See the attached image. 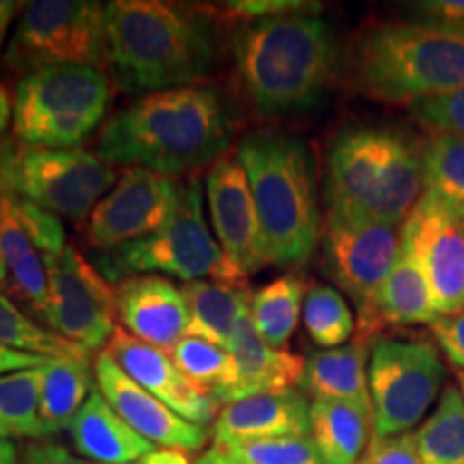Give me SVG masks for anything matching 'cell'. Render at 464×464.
<instances>
[{"label":"cell","mask_w":464,"mask_h":464,"mask_svg":"<svg viewBox=\"0 0 464 464\" xmlns=\"http://www.w3.org/2000/svg\"><path fill=\"white\" fill-rule=\"evenodd\" d=\"M172 362L185 376H189L200 390L224 404L228 392L237 382L235 357L226 348L208 344L198 338H185L170 351Z\"/></svg>","instance_id":"cell-34"},{"label":"cell","mask_w":464,"mask_h":464,"mask_svg":"<svg viewBox=\"0 0 464 464\" xmlns=\"http://www.w3.org/2000/svg\"><path fill=\"white\" fill-rule=\"evenodd\" d=\"M179 189L181 183L174 177L125 168L86 219V241L91 247L112 252L158 235L177 211Z\"/></svg>","instance_id":"cell-14"},{"label":"cell","mask_w":464,"mask_h":464,"mask_svg":"<svg viewBox=\"0 0 464 464\" xmlns=\"http://www.w3.org/2000/svg\"><path fill=\"white\" fill-rule=\"evenodd\" d=\"M324 265L357 307L359 338L374 335V304L400 254L398 226L329 211Z\"/></svg>","instance_id":"cell-12"},{"label":"cell","mask_w":464,"mask_h":464,"mask_svg":"<svg viewBox=\"0 0 464 464\" xmlns=\"http://www.w3.org/2000/svg\"><path fill=\"white\" fill-rule=\"evenodd\" d=\"M11 121H14V103H11L9 91L0 84V136L7 131Z\"/></svg>","instance_id":"cell-48"},{"label":"cell","mask_w":464,"mask_h":464,"mask_svg":"<svg viewBox=\"0 0 464 464\" xmlns=\"http://www.w3.org/2000/svg\"><path fill=\"white\" fill-rule=\"evenodd\" d=\"M304 324L310 340L323 351L344 346L355 332V316L338 290L316 284L307 290L304 301Z\"/></svg>","instance_id":"cell-35"},{"label":"cell","mask_w":464,"mask_h":464,"mask_svg":"<svg viewBox=\"0 0 464 464\" xmlns=\"http://www.w3.org/2000/svg\"><path fill=\"white\" fill-rule=\"evenodd\" d=\"M48 269V310L52 332L84 351L108 346L116 324V295L110 282L73 246L44 260Z\"/></svg>","instance_id":"cell-13"},{"label":"cell","mask_w":464,"mask_h":464,"mask_svg":"<svg viewBox=\"0 0 464 464\" xmlns=\"http://www.w3.org/2000/svg\"><path fill=\"white\" fill-rule=\"evenodd\" d=\"M423 194L421 147L390 127H348L329 144V211L398 226Z\"/></svg>","instance_id":"cell-4"},{"label":"cell","mask_w":464,"mask_h":464,"mask_svg":"<svg viewBox=\"0 0 464 464\" xmlns=\"http://www.w3.org/2000/svg\"><path fill=\"white\" fill-rule=\"evenodd\" d=\"M430 329L450 362L464 372V310L454 316H439Z\"/></svg>","instance_id":"cell-42"},{"label":"cell","mask_w":464,"mask_h":464,"mask_svg":"<svg viewBox=\"0 0 464 464\" xmlns=\"http://www.w3.org/2000/svg\"><path fill=\"white\" fill-rule=\"evenodd\" d=\"M443 379L445 365L430 342L376 340L368 365L374 439L409 434L437 400Z\"/></svg>","instance_id":"cell-11"},{"label":"cell","mask_w":464,"mask_h":464,"mask_svg":"<svg viewBox=\"0 0 464 464\" xmlns=\"http://www.w3.org/2000/svg\"><path fill=\"white\" fill-rule=\"evenodd\" d=\"M5 61L24 75L61 65L103 69L106 5L95 0H37L24 5Z\"/></svg>","instance_id":"cell-10"},{"label":"cell","mask_w":464,"mask_h":464,"mask_svg":"<svg viewBox=\"0 0 464 464\" xmlns=\"http://www.w3.org/2000/svg\"><path fill=\"white\" fill-rule=\"evenodd\" d=\"M458 382H460V393H462V400H464V372H460V370H458Z\"/></svg>","instance_id":"cell-51"},{"label":"cell","mask_w":464,"mask_h":464,"mask_svg":"<svg viewBox=\"0 0 464 464\" xmlns=\"http://www.w3.org/2000/svg\"><path fill=\"white\" fill-rule=\"evenodd\" d=\"M14 205L17 216H20L22 224L31 237L34 247L39 249L44 260L50 256H56L65 249V230H63L61 219H58L54 213L45 211V208L33 205V202L15 198L14 196Z\"/></svg>","instance_id":"cell-37"},{"label":"cell","mask_w":464,"mask_h":464,"mask_svg":"<svg viewBox=\"0 0 464 464\" xmlns=\"http://www.w3.org/2000/svg\"><path fill=\"white\" fill-rule=\"evenodd\" d=\"M17 7H20V5H17V3H9V0H0V48H3L5 39H7L9 24H11V20H14Z\"/></svg>","instance_id":"cell-47"},{"label":"cell","mask_w":464,"mask_h":464,"mask_svg":"<svg viewBox=\"0 0 464 464\" xmlns=\"http://www.w3.org/2000/svg\"><path fill=\"white\" fill-rule=\"evenodd\" d=\"M116 181L114 168L84 149H37L0 140V191L82 222Z\"/></svg>","instance_id":"cell-8"},{"label":"cell","mask_w":464,"mask_h":464,"mask_svg":"<svg viewBox=\"0 0 464 464\" xmlns=\"http://www.w3.org/2000/svg\"><path fill=\"white\" fill-rule=\"evenodd\" d=\"M198 177L181 183L177 211L158 235L108 252L103 271L110 280L131 276H172L183 282H232L226 256L208 228Z\"/></svg>","instance_id":"cell-9"},{"label":"cell","mask_w":464,"mask_h":464,"mask_svg":"<svg viewBox=\"0 0 464 464\" xmlns=\"http://www.w3.org/2000/svg\"><path fill=\"white\" fill-rule=\"evenodd\" d=\"M9 286V274H7V265H5L3 258V249H0V290Z\"/></svg>","instance_id":"cell-50"},{"label":"cell","mask_w":464,"mask_h":464,"mask_svg":"<svg viewBox=\"0 0 464 464\" xmlns=\"http://www.w3.org/2000/svg\"><path fill=\"white\" fill-rule=\"evenodd\" d=\"M301 390L312 400H338L353 404L374 420L368 382V344L357 338L351 344L318 351L305 359Z\"/></svg>","instance_id":"cell-23"},{"label":"cell","mask_w":464,"mask_h":464,"mask_svg":"<svg viewBox=\"0 0 464 464\" xmlns=\"http://www.w3.org/2000/svg\"><path fill=\"white\" fill-rule=\"evenodd\" d=\"M92 390V376L89 363L52 359L45 365L39 398V415L50 437L67 430L86 404Z\"/></svg>","instance_id":"cell-28"},{"label":"cell","mask_w":464,"mask_h":464,"mask_svg":"<svg viewBox=\"0 0 464 464\" xmlns=\"http://www.w3.org/2000/svg\"><path fill=\"white\" fill-rule=\"evenodd\" d=\"M357 464H421L413 434L372 439Z\"/></svg>","instance_id":"cell-41"},{"label":"cell","mask_w":464,"mask_h":464,"mask_svg":"<svg viewBox=\"0 0 464 464\" xmlns=\"http://www.w3.org/2000/svg\"><path fill=\"white\" fill-rule=\"evenodd\" d=\"M247 464H324L310 437H286L226 448Z\"/></svg>","instance_id":"cell-36"},{"label":"cell","mask_w":464,"mask_h":464,"mask_svg":"<svg viewBox=\"0 0 464 464\" xmlns=\"http://www.w3.org/2000/svg\"><path fill=\"white\" fill-rule=\"evenodd\" d=\"M305 301V282L297 274L276 277L252 295L249 314L266 344L282 348L293 338Z\"/></svg>","instance_id":"cell-29"},{"label":"cell","mask_w":464,"mask_h":464,"mask_svg":"<svg viewBox=\"0 0 464 464\" xmlns=\"http://www.w3.org/2000/svg\"><path fill=\"white\" fill-rule=\"evenodd\" d=\"M353 69L365 95L411 108L464 89V34L420 22L372 26L359 37Z\"/></svg>","instance_id":"cell-6"},{"label":"cell","mask_w":464,"mask_h":464,"mask_svg":"<svg viewBox=\"0 0 464 464\" xmlns=\"http://www.w3.org/2000/svg\"><path fill=\"white\" fill-rule=\"evenodd\" d=\"M95 379L108 404L155 448L183 450L188 454L205 448V428L168 409L161 400L130 379L106 351H102L95 362Z\"/></svg>","instance_id":"cell-18"},{"label":"cell","mask_w":464,"mask_h":464,"mask_svg":"<svg viewBox=\"0 0 464 464\" xmlns=\"http://www.w3.org/2000/svg\"><path fill=\"white\" fill-rule=\"evenodd\" d=\"M411 114L432 133H454L464 138V89L417 102L411 106Z\"/></svg>","instance_id":"cell-38"},{"label":"cell","mask_w":464,"mask_h":464,"mask_svg":"<svg viewBox=\"0 0 464 464\" xmlns=\"http://www.w3.org/2000/svg\"><path fill=\"white\" fill-rule=\"evenodd\" d=\"M374 420L353 404L312 400L310 439L324 464H357L365 454Z\"/></svg>","instance_id":"cell-27"},{"label":"cell","mask_w":464,"mask_h":464,"mask_svg":"<svg viewBox=\"0 0 464 464\" xmlns=\"http://www.w3.org/2000/svg\"><path fill=\"white\" fill-rule=\"evenodd\" d=\"M415 22L464 34V0H421L409 7Z\"/></svg>","instance_id":"cell-40"},{"label":"cell","mask_w":464,"mask_h":464,"mask_svg":"<svg viewBox=\"0 0 464 464\" xmlns=\"http://www.w3.org/2000/svg\"><path fill=\"white\" fill-rule=\"evenodd\" d=\"M0 346L45 359H69V362L89 363V351L34 323L15 305V301L5 295H0Z\"/></svg>","instance_id":"cell-32"},{"label":"cell","mask_w":464,"mask_h":464,"mask_svg":"<svg viewBox=\"0 0 464 464\" xmlns=\"http://www.w3.org/2000/svg\"><path fill=\"white\" fill-rule=\"evenodd\" d=\"M119 363L123 372L161 400L168 409L196 426L205 428L216 421L218 400L200 390L189 376H185L172 362L170 353L144 344L123 327H116L108 346L103 348Z\"/></svg>","instance_id":"cell-17"},{"label":"cell","mask_w":464,"mask_h":464,"mask_svg":"<svg viewBox=\"0 0 464 464\" xmlns=\"http://www.w3.org/2000/svg\"><path fill=\"white\" fill-rule=\"evenodd\" d=\"M0 249L9 274L7 290L44 321L48 310V269L17 216L14 196L5 191H0Z\"/></svg>","instance_id":"cell-24"},{"label":"cell","mask_w":464,"mask_h":464,"mask_svg":"<svg viewBox=\"0 0 464 464\" xmlns=\"http://www.w3.org/2000/svg\"><path fill=\"white\" fill-rule=\"evenodd\" d=\"M216 37L194 11L161 0L106 5V65L133 92L194 86L216 65Z\"/></svg>","instance_id":"cell-3"},{"label":"cell","mask_w":464,"mask_h":464,"mask_svg":"<svg viewBox=\"0 0 464 464\" xmlns=\"http://www.w3.org/2000/svg\"><path fill=\"white\" fill-rule=\"evenodd\" d=\"M437 318L430 284L420 260L411 252V247L400 241L396 265L387 276L374 304V334L385 327L432 324Z\"/></svg>","instance_id":"cell-25"},{"label":"cell","mask_w":464,"mask_h":464,"mask_svg":"<svg viewBox=\"0 0 464 464\" xmlns=\"http://www.w3.org/2000/svg\"><path fill=\"white\" fill-rule=\"evenodd\" d=\"M73 450L95 464H136L155 448L121 417L102 392H92L67 428Z\"/></svg>","instance_id":"cell-22"},{"label":"cell","mask_w":464,"mask_h":464,"mask_svg":"<svg viewBox=\"0 0 464 464\" xmlns=\"http://www.w3.org/2000/svg\"><path fill=\"white\" fill-rule=\"evenodd\" d=\"M228 353L237 363V382L226 396L224 404L239 402L243 398L266 392L290 390L301 382L305 370L304 357L269 346L260 338L249 310L241 316L235 334H232Z\"/></svg>","instance_id":"cell-21"},{"label":"cell","mask_w":464,"mask_h":464,"mask_svg":"<svg viewBox=\"0 0 464 464\" xmlns=\"http://www.w3.org/2000/svg\"><path fill=\"white\" fill-rule=\"evenodd\" d=\"M420 260L439 316L464 310V213L423 191L400 228Z\"/></svg>","instance_id":"cell-15"},{"label":"cell","mask_w":464,"mask_h":464,"mask_svg":"<svg viewBox=\"0 0 464 464\" xmlns=\"http://www.w3.org/2000/svg\"><path fill=\"white\" fill-rule=\"evenodd\" d=\"M237 80L263 116L305 114L321 106L338 67L335 34L316 14L252 22L235 42Z\"/></svg>","instance_id":"cell-2"},{"label":"cell","mask_w":464,"mask_h":464,"mask_svg":"<svg viewBox=\"0 0 464 464\" xmlns=\"http://www.w3.org/2000/svg\"><path fill=\"white\" fill-rule=\"evenodd\" d=\"M183 295L189 312L185 335L228 351V342L252 305L254 293H249L246 284L200 280L185 284Z\"/></svg>","instance_id":"cell-26"},{"label":"cell","mask_w":464,"mask_h":464,"mask_svg":"<svg viewBox=\"0 0 464 464\" xmlns=\"http://www.w3.org/2000/svg\"><path fill=\"white\" fill-rule=\"evenodd\" d=\"M235 153L252 189L266 263L305 265L321 239V208L305 144L258 131L243 138Z\"/></svg>","instance_id":"cell-5"},{"label":"cell","mask_w":464,"mask_h":464,"mask_svg":"<svg viewBox=\"0 0 464 464\" xmlns=\"http://www.w3.org/2000/svg\"><path fill=\"white\" fill-rule=\"evenodd\" d=\"M45 365L0 376V439H50L39 415Z\"/></svg>","instance_id":"cell-30"},{"label":"cell","mask_w":464,"mask_h":464,"mask_svg":"<svg viewBox=\"0 0 464 464\" xmlns=\"http://www.w3.org/2000/svg\"><path fill=\"white\" fill-rule=\"evenodd\" d=\"M208 218L235 284L266 266L263 230L254 207L247 174L237 153H226L208 168L205 179Z\"/></svg>","instance_id":"cell-16"},{"label":"cell","mask_w":464,"mask_h":464,"mask_svg":"<svg viewBox=\"0 0 464 464\" xmlns=\"http://www.w3.org/2000/svg\"><path fill=\"white\" fill-rule=\"evenodd\" d=\"M198 464H247V462H243L241 458L232 454L230 450L213 445L211 450H207L205 454L198 458Z\"/></svg>","instance_id":"cell-46"},{"label":"cell","mask_w":464,"mask_h":464,"mask_svg":"<svg viewBox=\"0 0 464 464\" xmlns=\"http://www.w3.org/2000/svg\"><path fill=\"white\" fill-rule=\"evenodd\" d=\"M286 437H310V404L295 387L226 404L213 421V440L219 448Z\"/></svg>","instance_id":"cell-20"},{"label":"cell","mask_w":464,"mask_h":464,"mask_svg":"<svg viewBox=\"0 0 464 464\" xmlns=\"http://www.w3.org/2000/svg\"><path fill=\"white\" fill-rule=\"evenodd\" d=\"M321 5L299 3V0H239V3H226L222 11L230 17H239L247 24L266 17L288 15V14H316Z\"/></svg>","instance_id":"cell-39"},{"label":"cell","mask_w":464,"mask_h":464,"mask_svg":"<svg viewBox=\"0 0 464 464\" xmlns=\"http://www.w3.org/2000/svg\"><path fill=\"white\" fill-rule=\"evenodd\" d=\"M228 144L230 119L219 92L183 86L149 92L116 110L102 127L97 155L106 164L179 177L213 166Z\"/></svg>","instance_id":"cell-1"},{"label":"cell","mask_w":464,"mask_h":464,"mask_svg":"<svg viewBox=\"0 0 464 464\" xmlns=\"http://www.w3.org/2000/svg\"><path fill=\"white\" fill-rule=\"evenodd\" d=\"M17 464H95L84 458L75 456L65 445L54 443V440H33L22 450Z\"/></svg>","instance_id":"cell-43"},{"label":"cell","mask_w":464,"mask_h":464,"mask_svg":"<svg viewBox=\"0 0 464 464\" xmlns=\"http://www.w3.org/2000/svg\"><path fill=\"white\" fill-rule=\"evenodd\" d=\"M50 359L39 357V355H28V353H17L11 348L0 346V376L17 372V370H28V368H39L45 365Z\"/></svg>","instance_id":"cell-44"},{"label":"cell","mask_w":464,"mask_h":464,"mask_svg":"<svg viewBox=\"0 0 464 464\" xmlns=\"http://www.w3.org/2000/svg\"><path fill=\"white\" fill-rule=\"evenodd\" d=\"M136 464H191V458L188 451L183 450L158 448L155 451H150V454L140 458Z\"/></svg>","instance_id":"cell-45"},{"label":"cell","mask_w":464,"mask_h":464,"mask_svg":"<svg viewBox=\"0 0 464 464\" xmlns=\"http://www.w3.org/2000/svg\"><path fill=\"white\" fill-rule=\"evenodd\" d=\"M116 316L127 334L170 353L188 334L189 312L183 288L164 276H131L114 288Z\"/></svg>","instance_id":"cell-19"},{"label":"cell","mask_w":464,"mask_h":464,"mask_svg":"<svg viewBox=\"0 0 464 464\" xmlns=\"http://www.w3.org/2000/svg\"><path fill=\"white\" fill-rule=\"evenodd\" d=\"M413 440L421 464H464V400L456 387L445 390Z\"/></svg>","instance_id":"cell-31"},{"label":"cell","mask_w":464,"mask_h":464,"mask_svg":"<svg viewBox=\"0 0 464 464\" xmlns=\"http://www.w3.org/2000/svg\"><path fill=\"white\" fill-rule=\"evenodd\" d=\"M20 456H17L15 443L7 439H0V464H17Z\"/></svg>","instance_id":"cell-49"},{"label":"cell","mask_w":464,"mask_h":464,"mask_svg":"<svg viewBox=\"0 0 464 464\" xmlns=\"http://www.w3.org/2000/svg\"><path fill=\"white\" fill-rule=\"evenodd\" d=\"M423 191L464 213V138L432 133L421 144Z\"/></svg>","instance_id":"cell-33"},{"label":"cell","mask_w":464,"mask_h":464,"mask_svg":"<svg viewBox=\"0 0 464 464\" xmlns=\"http://www.w3.org/2000/svg\"><path fill=\"white\" fill-rule=\"evenodd\" d=\"M112 84L100 67L61 65L22 75L14 97V136L37 149H75L106 116Z\"/></svg>","instance_id":"cell-7"}]
</instances>
